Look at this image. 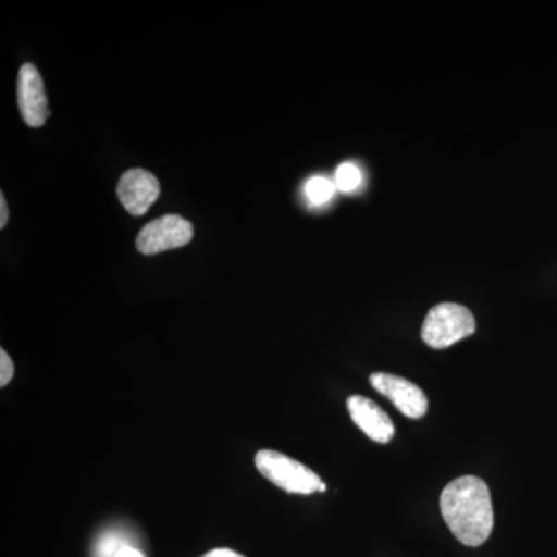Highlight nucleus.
Listing matches in <instances>:
<instances>
[{
    "label": "nucleus",
    "instance_id": "6e6552de",
    "mask_svg": "<svg viewBox=\"0 0 557 557\" xmlns=\"http://www.w3.org/2000/svg\"><path fill=\"white\" fill-rule=\"evenodd\" d=\"M347 409L351 420L370 440L376 443H388L395 435L391 417L372 399L351 395L347 399Z\"/></svg>",
    "mask_w": 557,
    "mask_h": 557
},
{
    "label": "nucleus",
    "instance_id": "39448f33",
    "mask_svg": "<svg viewBox=\"0 0 557 557\" xmlns=\"http://www.w3.org/2000/svg\"><path fill=\"white\" fill-rule=\"evenodd\" d=\"M370 384L381 395L391 399L403 416L412 418V420L426 416L428 397L417 384L410 383L401 376L391 375V373H372Z\"/></svg>",
    "mask_w": 557,
    "mask_h": 557
},
{
    "label": "nucleus",
    "instance_id": "9d476101",
    "mask_svg": "<svg viewBox=\"0 0 557 557\" xmlns=\"http://www.w3.org/2000/svg\"><path fill=\"white\" fill-rule=\"evenodd\" d=\"M361 171L354 163H343L336 171L335 185L343 193H351L361 185Z\"/></svg>",
    "mask_w": 557,
    "mask_h": 557
},
{
    "label": "nucleus",
    "instance_id": "2eb2a0df",
    "mask_svg": "<svg viewBox=\"0 0 557 557\" xmlns=\"http://www.w3.org/2000/svg\"><path fill=\"white\" fill-rule=\"evenodd\" d=\"M116 557H145L143 553H139L137 548L131 547V545H124L123 548L120 549L119 555Z\"/></svg>",
    "mask_w": 557,
    "mask_h": 557
},
{
    "label": "nucleus",
    "instance_id": "f8f14e48",
    "mask_svg": "<svg viewBox=\"0 0 557 557\" xmlns=\"http://www.w3.org/2000/svg\"><path fill=\"white\" fill-rule=\"evenodd\" d=\"M14 364L5 350H0V386L5 387L13 380Z\"/></svg>",
    "mask_w": 557,
    "mask_h": 557
},
{
    "label": "nucleus",
    "instance_id": "1a4fd4ad",
    "mask_svg": "<svg viewBox=\"0 0 557 557\" xmlns=\"http://www.w3.org/2000/svg\"><path fill=\"white\" fill-rule=\"evenodd\" d=\"M336 185L325 177H313L307 182L306 196L313 205L327 203L336 193Z\"/></svg>",
    "mask_w": 557,
    "mask_h": 557
},
{
    "label": "nucleus",
    "instance_id": "7ed1b4c3",
    "mask_svg": "<svg viewBox=\"0 0 557 557\" xmlns=\"http://www.w3.org/2000/svg\"><path fill=\"white\" fill-rule=\"evenodd\" d=\"M475 332V319L471 310L460 304L443 302L429 310L421 327V338L429 347L454 346Z\"/></svg>",
    "mask_w": 557,
    "mask_h": 557
},
{
    "label": "nucleus",
    "instance_id": "f03ea898",
    "mask_svg": "<svg viewBox=\"0 0 557 557\" xmlns=\"http://www.w3.org/2000/svg\"><path fill=\"white\" fill-rule=\"evenodd\" d=\"M256 468L260 474L288 494L324 493L325 483L309 467L277 450L263 449L256 454Z\"/></svg>",
    "mask_w": 557,
    "mask_h": 557
},
{
    "label": "nucleus",
    "instance_id": "20e7f679",
    "mask_svg": "<svg viewBox=\"0 0 557 557\" xmlns=\"http://www.w3.org/2000/svg\"><path fill=\"white\" fill-rule=\"evenodd\" d=\"M194 237L193 225L180 215H163L152 220L137 237V248L141 255L153 256L159 252L185 247Z\"/></svg>",
    "mask_w": 557,
    "mask_h": 557
},
{
    "label": "nucleus",
    "instance_id": "423d86ee",
    "mask_svg": "<svg viewBox=\"0 0 557 557\" xmlns=\"http://www.w3.org/2000/svg\"><path fill=\"white\" fill-rule=\"evenodd\" d=\"M17 104L30 127H40L50 116L42 76L33 64H24L17 75Z\"/></svg>",
    "mask_w": 557,
    "mask_h": 557
},
{
    "label": "nucleus",
    "instance_id": "ddd939ff",
    "mask_svg": "<svg viewBox=\"0 0 557 557\" xmlns=\"http://www.w3.org/2000/svg\"><path fill=\"white\" fill-rule=\"evenodd\" d=\"M201 557H245L239 555V553L233 552V549L230 548H218L212 549V552L207 553V555H203Z\"/></svg>",
    "mask_w": 557,
    "mask_h": 557
},
{
    "label": "nucleus",
    "instance_id": "4468645a",
    "mask_svg": "<svg viewBox=\"0 0 557 557\" xmlns=\"http://www.w3.org/2000/svg\"><path fill=\"white\" fill-rule=\"evenodd\" d=\"M0 228H5L7 222H9V207H7L5 196H0Z\"/></svg>",
    "mask_w": 557,
    "mask_h": 557
},
{
    "label": "nucleus",
    "instance_id": "f257e3e1",
    "mask_svg": "<svg viewBox=\"0 0 557 557\" xmlns=\"http://www.w3.org/2000/svg\"><path fill=\"white\" fill-rule=\"evenodd\" d=\"M443 519L467 547H480L493 533L494 509L490 487L475 475L450 482L440 496Z\"/></svg>",
    "mask_w": 557,
    "mask_h": 557
},
{
    "label": "nucleus",
    "instance_id": "9b49d317",
    "mask_svg": "<svg viewBox=\"0 0 557 557\" xmlns=\"http://www.w3.org/2000/svg\"><path fill=\"white\" fill-rule=\"evenodd\" d=\"M126 542L121 541L120 536L116 534H112V536H106L101 539L100 544H98L97 548V557H116L121 548L124 547Z\"/></svg>",
    "mask_w": 557,
    "mask_h": 557
},
{
    "label": "nucleus",
    "instance_id": "0eeeda50",
    "mask_svg": "<svg viewBox=\"0 0 557 557\" xmlns=\"http://www.w3.org/2000/svg\"><path fill=\"white\" fill-rule=\"evenodd\" d=\"M116 194L126 211L139 218L159 199L160 183L149 171L131 170L121 175Z\"/></svg>",
    "mask_w": 557,
    "mask_h": 557
}]
</instances>
